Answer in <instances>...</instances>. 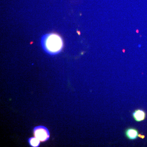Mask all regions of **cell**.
I'll list each match as a JSON object with an SVG mask.
<instances>
[{"mask_svg": "<svg viewBox=\"0 0 147 147\" xmlns=\"http://www.w3.org/2000/svg\"><path fill=\"white\" fill-rule=\"evenodd\" d=\"M42 45L48 54L55 55L60 53L63 47V41L60 36L56 34H49L42 38Z\"/></svg>", "mask_w": 147, "mask_h": 147, "instance_id": "1", "label": "cell"}, {"mask_svg": "<svg viewBox=\"0 0 147 147\" xmlns=\"http://www.w3.org/2000/svg\"><path fill=\"white\" fill-rule=\"evenodd\" d=\"M33 134L34 137L41 142H47L50 138V133L48 129L42 125L35 127L33 129Z\"/></svg>", "mask_w": 147, "mask_h": 147, "instance_id": "2", "label": "cell"}, {"mask_svg": "<svg viewBox=\"0 0 147 147\" xmlns=\"http://www.w3.org/2000/svg\"><path fill=\"white\" fill-rule=\"evenodd\" d=\"M133 117L137 121L139 122L144 120L146 118V113L142 110H135L133 113Z\"/></svg>", "mask_w": 147, "mask_h": 147, "instance_id": "3", "label": "cell"}, {"mask_svg": "<svg viewBox=\"0 0 147 147\" xmlns=\"http://www.w3.org/2000/svg\"><path fill=\"white\" fill-rule=\"evenodd\" d=\"M127 137L130 140H134L138 137V132L136 129L134 128L128 129L125 132Z\"/></svg>", "mask_w": 147, "mask_h": 147, "instance_id": "4", "label": "cell"}, {"mask_svg": "<svg viewBox=\"0 0 147 147\" xmlns=\"http://www.w3.org/2000/svg\"><path fill=\"white\" fill-rule=\"evenodd\" d=\"M28 141L29 144L31 147H38L40 145V141L35 137L29 138Z\"/></svg>", "mask_w": 147, "mask_h": 147, "instance_id": "5", "label": "cell"}, {"mask_svg": "<svg viewBox=\"0 0 147 147\" xmlns=\"http://www.w3.org/2000/svg\"><path fill=\"white\" fill-rule=\"evenodd\" d=\"M138 137L142 138V139H144V138H145V136H144V135H141V134H139V135H138Z\"/></svg>", "mask_w": 147, "mask_h": 147, "instance_id": "6", "label": "cell"}]
</instances>
